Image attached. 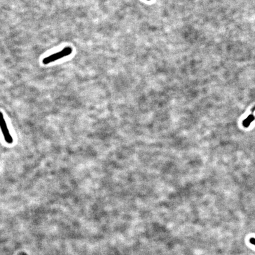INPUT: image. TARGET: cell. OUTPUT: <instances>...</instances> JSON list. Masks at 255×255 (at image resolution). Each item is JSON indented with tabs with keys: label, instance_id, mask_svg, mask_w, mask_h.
Returning a JSON list of instances; mask_svg holds the SVG:
<instances>
[{
	"label": "cell",
	"instance_id": "cell-1",
	"mask_svg": "<svg viewBox=\"0 0 255 255\" xmlns=\"http://www.w3.org/2000/svg\"><path fill=\"white\" fill-rule=\"evenodd\" d=\"M72 51H73V49L70 46L65 47L63 49L58 51L57 53L52 54L48 55V57H46L44 58H43L42 63L44 64H48L49 63H53L55 60H59L60 58H64V57L69 55L72 53Z\"/></svg>",
	"mask_w": 255,
	"mask_h": 255
},
{
	"label": "cell",
	"instance_id": "cell-2",
	"mask_svg": "<svg viewBox=\"0 0 255 255\" xmlns=\"http://www.w3.org/2000/svg\"><path fill=\"white\" fill-rule=\"evenodd\" d=\"M2 120H3V122L1 123L4 125V127H3V126H2V125H1V127H2V128H4L5 129V130H2V131H3V133H4V136H5V140H6L8 142H11L12 140V138H11L10 134H9V133H8V128H7V127H6V126L5 122L4 121V120L3 118H2Z\"/></svg>",
	"mask_w": 255,
	"mask_h": 255
},
{
	"label": "cell",
	"instance_id": "cell-3",
	"mask_svg": "<svg viewBox=\"0 0 255 255\" xmlns=\"http://www.w3.org/2000/svg\"><path fill=\"white\" fill-rule=\"evenodd\" d=\"M254 117L253 115H250L246 119H244L243 122V125L245 128H247L251 123L254 120Z\"/></svg>",
	"mask_w": 255,
	"mask_h": 255
},
{
	"label": "cell",
	"instance_id": "cell-4",
	"mask_svg": "<svg viewBox=\"0 0 255 255\" xmlns=\"http://www.w3.org/2000/svg\"><path fill=\"white\" fill-rule=\"evenodd\" d=\"M249 241H250V243H251L252 244H253V245L255 246V238H250Z\"/></svg>",
	"mask_w": 255,
	"mask_h": 255
},
{
	"label": "cell",
	"instance_id": "cell-5",
	"mask_svg": "<svg viewBox=\"0 0 255 255\" xmlns=\"http://www.w3.org/2000/svg\"><path fill=\"white\" fill-rule=\"evenodd\" d=\"M148 1H149V0H148Z\"/></svg>",
	"mask_w": 255,
	"mask_h": 255
}]
</instances>
